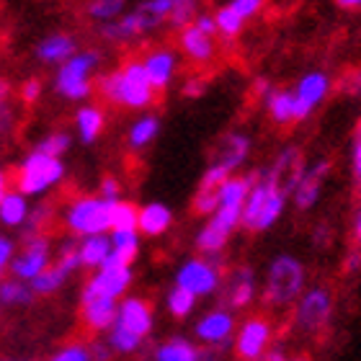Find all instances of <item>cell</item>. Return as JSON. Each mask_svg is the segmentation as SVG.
I'll return each mask as SVG.
<instances>
[{"instance_id":"cell-2","label":"cell","mask_w":361,"mask_h":361,"mask_svg":"<svg viewBox=\"0 0 361 361\" xmlns=\"http://www.w3.org/2000/svg\"><path fill=\"white\" fill-rule=\"evenodd\" d=\"M155 325V310L145 297H121L116 305V317L109 328L106 346L111 348V354H137L142 348L145 338L152 333Z\"/></svg>"},{"instance_id":"cell-26","label":"cell","mask_w":361,"mask_h":361,"mask_svg":"<svg viewBox=\"0 0 361 361\" xmlns=\"http://www.w3.org/2000/svg\"><path fill=\"white\" fill-rule=\"evenodd\" d=\"M180 52L186 54L188 60L196 62V65H207V62L214 57L217 47H214V39L204 37L202 31H196L194 26H186L180 31Z\"/></svg>"},{"instance_id":"cell-45","label":"cell","mask_w":361,"mask_h":361,"mask_svg":"<svg viewBox=\"0 0 361 361\" xmlns=\"http://www.w3.org/2000/svg\"><path fill=\"white\" fill-rule=\"evenodd\" d=\"M217 191H196L194 196V212L196 214H204V217H212L217 212Z\"/></svg>"},{"instance_id":"cell-30","label":"cell","mask_w":361,"mask_h":361,"mask_svg":"<svg viewBox=\"0 0 361 361\" xmlns=\"http://www.w3.org/2000/svg\"><path fill=\"white\" fill-rule=\"evenodd\" d=\"M160 135V119L155 114H142V116H137L132 124H129V132H127V145L132 150H145V147H150Z\"/></svg>"},{"instance_id":"cell-4","label":"cell","mask_w":361,"mask_h":361,"mask_svg":"<svg viewBox=\"0 0 361 361\" xmlns=\"http://www.w3.org/2000/svg\"><path fill=\"white\" fill-rule=\"evenodd\" d=\"M98 68H101V54L96 49H78L54 73V93L65 101H88L96 90Z\"/></svg>"},{"instance_id":"cell-25","label":"cell","mask_w":361,"mask_h":361,"mask_svg":"<svg viewBox=\"0 0 361 361\" xmlns=\"http://www.w3.org/2000/svg\"><path fill=\"white\" fill-rule=\"evenodd\" d=\"M109 243H111V256L106 258V261L119 264V266H132L135 258L140 256L142 238H140L137 230H111Z\"/></svg>"},{"instance_id":"cell-60","label":"cell","mask_w":361,"mask_h":361,"mask_svg":"<svg viewBox=\"0 0 361 361\" xmlns=\"http://www.w3.org/2000/svg\"><path fill=\"white\" fill-rule=\"evenodd\" d=\"M264 361H289V359H286L281 351H269V354L264 356ZM294 361H305V359H294Z\"/></svg>"},{"instance_id":"cell-7","label":"cell","mask_w":361,"mask_h":361,"mask_svg":"<svg viewBox=\"0 0 361 361\" xmlns=\"http://www.w3.org/2000/svg\"><path fill=\"white\" fill-rule=\"evenodd\" d=\"M305 292V264L294 256H279L271 261L266 274L264 300L274 307L297 302Z\"/></svg>"},{"instance_id":"cell-12","label":"cell","mask_w":361,"mask_h":361,"mask_svg":"<svg viewBox=\"0 0 361 361\" xmlns=\"http://www.w3.org/2000/svg\"><path fill=\"white\" fill-rule=\"evenodd\" d=\"M271 338H274V328L266 317H248L235 331V354L240 361H261L269 354Z\"/></svg>"},{"instance_id":"cell-11","label":"cell","mask_w":361,"mask_h":361,"mask_svg":"<svg viewBox=\"0 0 361 361\" xmlns=\"http://www.w3.org/2000/svg\"><path fill=\"white\" fill-rule=\"evenodd\" d=\"M243 209H230V207H217V212L207 219V225L196 235V248L202 250L204 256L214 258L222 253L230 240V235L240 227Z\"/></svg>"},{"instance_id":"cell-58","label":"cell","mask_w":361,"mask_h":361,"mask_svg":"<svg viewBox=\"0 0 361 361\" xmlns=\"http://www.w3.org/2000/svg\"><path fill=\"white\" fill-rule=\"evenodd\" d=\"M8 101H11V83L6 78H0V109L8 106Z\"/></svg>"},{"instance_id":"cell-24","label":"cell","mask_w":361,"mask_h":361,"mask_svg":"<svg viewBox=\"0 0 361 361\" xmlns=\"http://www.w3.org/2000/svg\"><path fill=\"white\" fill-rule=\"evenodd\" d=\"M106 129V111L96 104H83L75 111V132L83 145H93Z\"/></svg>"},{"instance_id":"cell-49","label":"cell","mask_w":361,"mask_h":361,"mask_svg":"<svg viewBox=\"0 0 361 361\" xmlns=\"http://www.w3.org/2000/svg\"><path fill=\"white\" fill-rule=\"evenodd\" d=\"M16 256V243L8 235L0 233V279L6 276V271L11 269V261Z\"/></svg>"},{"instance_id":"cell-14","label":"cell","mask_w":361,"mask_h":361,"mask_svg":"<svg viewBox=\"0 0 361 361\" xmlns=\"http://www.w3.org/2000/svg\"><path fill=\"white\" fill-rule=\"evenodd\" d=\"M328 93H331V78L325 75V73H320V70H312V73H307V75H302L300 83H297V88L292 90V96H294V121L307 119L310 114L323 104Z\"/></svg>"},{"instance_id":"cell-19","label":"cell","mask_w":361,"mask_h":361,"mask_svg":"<svg viewBox=\"0 0 361 361\" xmlns=\"http://www.w3.org/2000/svg\"><path fill=\"white\" fill-rule=\"evenodd\" d=\"M173 225V212L163 202H147L137 209V233L140 238H160Z\"/></svg>"},{"instance_id":"cell-52","label":"cell","mask_w":361,"mask_h":361,"mask_svg":"<svg viewBox=\"0 0 361 361\" xmlns=\"http://www.w3.org/2000/svg\"><path fill=\"white\" fill-rule=\"evenodd\" d=\"M88 348H90V359L93 361L111 359V348L106 346V341H93V343H88Z\"/></svg>"},{"instance_id":"cell-46","label":"cell","mask_w":361,"mask_h":361,"mask_svg":"<svg viewBox=\"0 0 361 361\" xmlns=\"http://www.w3.org/2000/svg\"><path fill=\"white\" fill-rule=\"evenodd\" d=\"M98 196L109 204L121 202V180L116 176H104L101 183H98Z\"/></svg>"},{"instance_id":"cell-22","label":"cell","mask_w":361,"mask_h":361,"mask_svg":"<svg viewBox=\"0 0 361 361\" xmlns=\"http://www.w3.org/2000/svg\"><path fill=\"white\" fill-rule=\"evenodd\" d=\"M253 297H256V274H253V269L233 271V276L227 279V286H225L227 307L233 310L248 307L250 302H253Z\"/></svg>"},{"instance_id":"cell-56","label":"cell","mask_w":361,"mask_h":361,"mask_svg":"<svg viewBox=\"0 0 361 361\" xmlns=\"http://www.w3.org/2000/svg\"><path fill=\"white\" fill-rule=\"evenodd\" d=\"M11 121H13V111H11V106H3L0 109V137L11 129Z\"/></svg>"},{"instance_id":"cell-6","label":"cell","mask_w":361,"mask_h":361,"mask_svg":"<svg viewBox=\"0 0 361 361\" xmlns=\"http://www.w3.org/2000/svg\"><path fill=\"white\" fill-rule=\"evenodd\" d=\"M62 222L68 233L78 238H90V235L111 233V204L104 202L98 194L75 196L62 212Z\"/></svg>"},{"instance_id":"cell-42","label":"cell","mask_w":361,"mask_h":361,"mask_svg":"<svg viewBox=\"0 0 361 361\" xmlns=\"http://www.w3.org/2000/svg\"><path fill=\"white\" fill-rule=\"evenodd\" d=\"M196 18V3L191 0H173V8H171V13H168V21L173 23L176 29H186L191 26Z\"/></svg>"},{"instance_id":"cell-13","label":"cell","mask_w":361,"mask_h":361,"mask_svg":"<svg viewBox=\"0 0 361 361\" xmlns=\"http://www.w3.org/2000/svg\"><path fill=\"white\" fill-rule=\"evenodd\" d=\"M333 312V297L328 289L323 286H312L307 292H302V297L297 300V310H294V325L300 331H320Z\"/></svg>"},{"instance_id":"cell-20","label":"cell","mask_w":361,"mask_h":361,"mask_svg":"<svg viewBox=\"0 0 361 361\" xmlns=\"http://www.w3.org/2000/svg\"><path fill=\"white\" fill-rule=\"evenodd\" d=\"M328 171H331V163H328V160H317L315 166L305 168L300 183H297L292 191L294 204H297L300 209L315 207V202L320 199V186H323V178L328 176Z\"/></svg>"},{"instance_id":"cell-53","label":"cell","mask_w":361,"mask_h":361,"mask_svg":"<svg viewBox=\"0 0 361 361\" xmlns=\"http://www.w3.org/2000/svg\"><path fill=\"white\" fill-rule=\"evenodd\" d=\"M343 90H346V93H361V70H351V73H348L346 78H343Z\"/></svg>"},{"instance_id":"cell-17","label":"cell","mask_w":361,"mask_h":361,"mask_svg":"<svg viewBox=\"0 0 361 361\" xmlns=\"http://www.w3.org/2000/svg\"><path fill=\"white\" fill-rule=\"evenodd\" d=\"M155 26H158V21L137 8V11H124V13H121L119 18H114L111 23H104V26H101V37L121 44V42L142 37V34H147V31L155 29Z\"/></svg>"},{"instance_id":"cell-18","label":"cell","mask_w":361,"mask_h":361,"mask_svg":"<svg viewBox=\"0 0 361 361\" xmlns=\"http://www.w3.org/2000/svg\"><path fill=\"white\" fill-rule=\"evenodd\" d=\"M75 52H78V42L68 31H52V34H47L44 39H39L37 49H34V54H37V60L42 65H57V68L65 65Z\"/></svg>"},{"instance_id":"cell-28","label":"cell","mask_w":361,"mask_h":361,"mask_svg":"<svg viewBox=\"0 0 361 361\" xmlns=\"http://www.w3.org/2000/svg\"><path fill=\"white\" fill-rule=\"evenodd\" d=\"M78 256H80V269H101L106 258L111 256V243L109 235H90L78 240Z\"/></svg>"},{"instance_id":"cell-63","label":"cell","mask_w":361,"mask_h":361,"mask_svg":"<svg viewBox=\"0 0 361 361\" xmlns=\"http://www.w3.org/2000/svg\"><path fill=\"white\" fill-rule=\"evenodd\" d=\"M3 361H29V359H3Z\"/></svg>"},{"instance_id":"cell-47","label":"cell","mask_w":361,"mask_h":361,"mask_svg":"<svg viewBox=\"0 0 361 361\" xmlns=\"http://www.w3.org/2000/svg\"><path fill=\"white\" fill-rule=\"evenodd\" d=\"M171 8H173V0H147V3H142V6H140V11H142V13H147L150 18H155V21L160 23L163 18H168Z\"/></svg>"},{"instance_id":"cell-54","label":"cell","mask_w":361,"mask_h":361,"mask_svg":"<svg viewBox=\"0 0 361 361\" xmlns=\"http://www.w3.org/2000/svg\"><path fill=\"white\" fill-rule=\"evenodd\" d=\"M204 93V80L202 78H191V80H186V85H183V96L188 98H196Z\"/></svg>"},{"instance_id":"cell-43","label":"cell","mask_w":361,"mask_h":361,"mask_svg":"<svg viewBox=\"0 0 361 361\" xmlns=\"http://www.w3.org/2000/svg\"><path fill=\"white\" fill-rule=\"evenodd\" d=\"M52 214H54L52 204H37V207H31L29 219H26V225H23L26 233H44Z\"/></svg>"},{"instance_id":"cell-41","label":"cell","mask_w":361,"mask_h":361,"mask_svg":"<svg viewBox=\"0 0 361 361\" xmlns=\"http://www.w3.org/2000/svg\"><path fill=\"white\" fill-rule=\"evenodd\" d=\"M47 361H93L90 359V348L83 341H70L65 346H60L57 351H52V356Z\"/></svg>"},{"instance_id":"cell-15","label":"cell","mask_w":361,"mask_h":361,"mask_svg":"<svg viewBox=\"0 0 361 361\" xmlns=\"http://www.w3.org/2000/svg\"><path fill=\"white\" fill-rule=\"evenodd\" d=\"M235 315L227 307L209 310L207 315L199 317V323L194 325L196 338L202 341L204 346L209 348H222L235 338Z\"/></svg>"},{"instance_id":"cell-37","label":"cell","mask_w":361,"mask_h":361,"mask_svg":"<svg viewBox=\"0 0 361 361\" xmlns=\"http://www.w3.org/2000/svg\"><path fill=\"white\" fill-rule=\"evenodd\" d=\"M166 307L176 320H183V317H188L196 310V297H191L188 292L173 286V289L166 294Z\"/></svg>"},{"instance_id":"cell-61","label":"cell","mask_w":361,"mask_h":361,"mask_svg":"<svg viewBox=\"0 0 361 361\" xmlns=\"http://www.w3.org/2000/svg\"><path fill=\"white\" fill-rule=\"evenodd\" d=\"M354 233H356V240L361 245V207H359V214H356V222H354Z\"/></svg>"},{"instance_id":"cell-50","label":"cell","mask_w":361,"mask_h":361,"mask_svg":"<svg viewBox=\"0 0 361 361\" xmlns=\"http://www.w3.org/2000/svg\"><path fill=\"white\" fill-rule=\"evenodd\" d=\"M227 6L233 8L243 21H248V18H253V16L264 8V3H261V0H233V3H227Z\"/></svg>"},{"instance_id":"cell-29","label":"cell","mask_w":361,"mask_h":361,"mask_svg":"<svg viewBox=\"0 0 361 361\" xmlns=\"http://www.w3.org/2000/svg\"><path fill=\"white\" fill-rule=\"evenodd\" d=\"M256 180V173L250 176H230V178L217 188V204L219 207H230V209H243V204L248 199L250 186Z\"/></svg>"},{"instance_id":"cell-27","label":"cell","mask_w":361,"mask_h":361,"mask_svg":"<svg viewBox=\"0 0 361 361\" xmlns=\"http://www.w3.org/2000/svg\"><path fill=\"white\" fill-rule=\"evenodd\" d=\"M116 305L119 302L114 300H90L80 302V317H83L85 328L96 333L109 331L114 325V317H116Z\"/></svg>"},{"instance_id":"cell-36","label":"cell","mask_w":361,"mask_h":361,"mask_svg":"<svg viewBox=\"0 0 361 361\" xmlns=\"http://www.w3.org/2000/svg\"><path fill=\"white\" fill-rule=\"evenodd\" d=\"M85 13H88V18L104 26V23H111L114 18H119L124 13V3L121 0H93L85 6Z\"/></svg>"},{"instance_id":"cell-16","label":"cell","mask_w":361,"mask_h":361,"mask_svg":"<svg viewBox=\"0 0 361 361\" xmlns=\"http://www.w3.org/2000/svg\"><path fill=\"white\" fill-rule=\"evenodd\" d=\"M142 70L147 80H150L152 90H166L168 85L173 83L176 70H178V54L171 49V47H155L150 52L145 54L142 60Z\"/></svg>"},{"instance_id":"cell-59","label":"cell","mask_w":361,"mask_h":361,"mask_svg":"<svg viewBox=\"0 0 361 361\" xmlns=\"http://www.w3.org/2000/svg\"><path fill=\"white\" fill-rule=\"evenodd\" d=\"M11 191V178H8V173L0 168V202L6 199V194Z\"/></svg>"},{"instance_id":"cell-9","label":"cell","mask_w":361,"mask_h":361,"mask_svg":"<svg viewBox=\"0 0 361 361\" xmlns=\"http://www.w3.org/2000/svg\"><path fill=\"white\" fill-rule=\"evenodd\" d=\"M132 279H135L132 266H119V264L106 261V264L83 284L80 302H90V300L119 302L121 297H127L129 286H132Z\"/></svg>"},{"instance_id":"cell-21","label":"cell","mask_w":361,"mask_h":361,"mask_svg":"<svg viewBox=\"0 0 361 361\" xmlns=\"http://www.w3.org/2000/svg\"><path fill=\"white\" fill-rule=\"evenodd\" d=\"M155 361H219L214 351H202V348L191 343L183 336H173V338L163 341L155 354H152Z\"/></svg>"},{"instance_id":"cell-38","label":"cell","mask_w":361,"mask_h":361,"mask_svg":"<svg viewBox=\"0 0 361 361\" xmlns=\"http://www.w3.org/2000/svg\"><path fill=\"white\" fill-rule=\"evenodd\" d=\"M137 204L116 202L111 204V230H137Z\"/></svg>"},{"instance_id":"cell-3","label":"cell","mask_w":361,"mask_h":361,"mask_svg":"<svg viewBox=\"0 0 361 361\" xmlns=\"http://www.w3.org/2000/svg\"><path fill=\"white\" fill-rule=\"evenodd\" d=\"M286 199L289 196L281 191V183H279L274 168H269L266 173H256L248 199L243 204L240 227H245L250 233H264V230L274 227L279 217L284 214Z\"/></svg>"},{"instance_id":"cell-33","label":"cell","mask_w":361,"mask_h":361,"mask_svg":"<svg viewBox=\"0 0 361 361\" xmlns=\"http://www.w3.org/2000/svg\"><path fill=\"white\" fill-rule=\"evenodd\" d=\"M31 300H34V294H31L29 284H23L13 276L0 279V305L3 307H26Z\"/></svg>"},{"instance_id":"cell-5","label":"cell","mask_w":361,"mask_h":361,"mask_svg":"<svg viewBox=\"0 0 361 361\" xmlns=\"http://www.w3.org/2000/svg\"><path fill=\"white\" fill-rule=\"evenodd\" d=\"M65 176H68V168L60 158H49V155L31 150L16 168L13 183L18 194L31 199V196L49 194L52 188H57L65 180Z\"/></svg>"},{"instance_id":"cell-34","label":"cell","mask_w":361,"mask_h":361,"mask_svg":"<svg viewBox=\"0 0 361 361\" xmlns=\"http://www.w3.org/2000/svg\"><path fill=\"white\" fill-rule=\"evenodd\" d=\"M65 281H68V274H62L57 266H49V269H44L42 274H39L34 281H29V289L31 294H39V297H49V294H57L65 286Z\"/></svg>"},{"instance_id":"cell-44","label":"cell","mask_w":361,"mask_h":361,"mask_svg":"<svg viewBox=\"0 0 361 361\" xmlns=\"http://www.w3.org/2000/svg\"><path fill=\"white\" fill-rule=\"evenodd\" d=\"M227 178H230V173H227L225 168L217 166V163H212V166L204 171L202 180H199V188H202V191H217Z\"/></svg>"},{"instance_id":"cell-23","label":"cell","mask_w":361,"mask_h":361,"mask_svg":"<svg viewBox=\"0 0 361 361\" xmlns=\"http://www.w3.org/2000/svg\"><path fill=\"white\" fill-rule=\"evenodd\" d=\"M248 152H250V140L243 132H230V135L222 140L219 145V152H217V166H222L227 173L233 176L238 168L248 160Z\"/></svg>"},{"instance_id":"cell-51","label":"cell","mask_w":361,"mask_h":361,"mask_svg":"<svg viewBox=\"0 0 361 361\" xmlns=\"http://www.w3.org/2000/svg\"><path fill=\"white\" fill-rule=\"evenodd\" d=\"M196 31H202L204 37H217V29H214V18H212V13H196L194 23H191Z\"/></svg>"},{"instance_id":"cell-40","label":"cell","mask_w":361,"mask_h":361,"mask_svg":"<svg viewBox=\"0 0 361 361\" xmlns=\"http://www.w3.org/2000/svg\"><path fill=\"white\" fill-rule=\"evenodd\" d=\"M54 266L62 271V274H75L80 271V256H78V240H65L57 248V258H54Z\"/></svg>"},{"instance_id":"cell-31","label":"cell","mask_w":361,"mask_h":361,"mask_svg":"<svg viewBox=\"0 0 361 361\" xmlns=\"http://www.w3.org/2000/svg\"><path fill=\"white\" fill-rule=\"evenodd\" d=\"M29 212H31V204L26 196H21L18 191H8L6 199L0 202V225L3 227H23L26 225V219H29Z\"/></svg>"},{"instance_id":"cell-57","label":"cell","mask_w":361,"mask_h":361,"mask_svg":"<svg viewBox=\"0 0 361 361\" xmlns=\"http://www.w3.org/2000/svg\"><path fill=\"white\" fill-rule=\"evenodd\" d=\"M343 269H346L348 274H356V271L361 269V253H351V256L346 258V264H343Z\"/></svg>"},{"instance_id":"cell-32","label":"cell","mask_w":361,"mask_h":361,"mask_svg":"<svg viewBox=\"0 0 361 361\" xmlns=\"http://www.w3.org/2000/svg\"><path fill=\"white\" fill-rule=\"evenodd\" d=\"M266 109H269V116L276 121V124H289V121H294L292 90H269V96H266Z\"/></svg>"},{"instance_id":"cell-10","label":"cell","mask_w":361,"mask_h":361,"mask_svg":"<svg viewBox=\"0 0 361 361\" xmlns=\"http://www.w3.org/2000/svg\"><path fill=\"white\" fill-rule=\"evenodd\" d=\"M222 284V271L214 258H188L176 271V286L191 297H209Z\"/></svg>"},{"instance_id":"cell-35","label":"cell","mask_w":361,"mask_h":361,"mask_svg":"<svg viewBox=\"0 0 361 361\" xmlns=\"http://www.w3.org/2000/svg\"><path fill=\"white\" fill-rule=\"evenodd\" d=\"M212 18H214V29H217V34L225 39H235L243 29H245V21H243L240 16L235 13L230 6L217 8V13H212Z\"/></svg>"},{"instance_id":"cell-62","label":"cell","mask_w":361,"mask_h":361,"mask_svg":"<svg viewBox=\"0 0 361 361\" xmlns=\"http://www.w3.org/2000/svg\"><path fill=\"white\" fill-rule=\"evenodd\" d=\"M338 8H361V0H341Z\"/></svg>"},{"instance_id":"cell-8","label":"cell","mask_w":361,"mask_h":361,"mask_svg":"<svg viewBox=\"0 0 361 361\" xmlns=\"http://www.w3.org/2000/svg\"><path fill=\"white\" fill-rule=\"evenodd\" d=\"M52 266V243L47 233H26L23 235L21 250H16L13 261H11V276L29 284L42 274L44 269Z\"/></svg>"},{"instance_id":"cell-48","label":"cell","mask_w":361,"mask_h":361,"mask_svg":"<svg viewBox=\"0 0 361 361\" xmlns=\"http://www.w3.org/2000/svg\"><path fill=\"white\" fill-rule=\"evenodd\" d=\"M21 101L26 106H31V104H37L39 98H42V93H44V85H42V80L39 78H26L21 83Z\"/></svg>"},{"instance_id":"cell-1","label":"cell","mask_w":361,"mask_h":361,"mask_svg":"<svg viewBox=\"0 0 361 361\" xmlns=\"http://www.w3.org/2000/svg\"><path fill=\"white\" fill-rule=\"evenodd\" d=\"M96 90L101 93L106 104L132 109V111H145L155 104V90L145 75L142 62L127 60L119 68L106 73L96 80Z\"/></svg>"},{"instance_id":"cell-55","label":"cell","mask_w":361,"mask_h":361,"mask_svg":"<svg viewBox=\"0 0 361 361\" xmlns=\"http://www.w3.org/2000/svg\"><path fill=\"white\" fill-rule=\"evenodd\" d=\"M351 166H354V176L361 180V127H359V135H356V142H354V155H351Z\"/></svg>"},{"instance_id":"cell-39","label":"cell","mask_w":361,"mask_h":361,"mask_svg":"<svg viewBox=\"0 0 361 361\" xmlns=\"http://www.w3.org/2000/svg\"><path fill=\"white\" fill-rule=\"evenodd\" d=\"M70 145H73V137H70V132H52V135H47L42 142L34 147L37 152H42V155H49V158H60L70 150Z\"/></svg>"}]
</instances>
